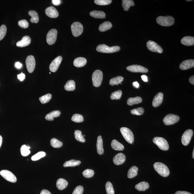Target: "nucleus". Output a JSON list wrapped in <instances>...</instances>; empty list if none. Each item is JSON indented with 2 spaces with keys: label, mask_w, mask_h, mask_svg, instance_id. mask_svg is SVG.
Wrapping results in <instances>:
<instances>
[{
  "label": "nucleus",
  "mask_w": 194,
  "mask_h": 194,
  "mask_svg": "<svg viewBox=\"0 0 194 194\" xmlns=\"http://www.w3.org/2000/svg\"><path fill=\"white\" fill-rule=\"evenodd\" d=\"M154 167L156 171L160 176L166 177L170 174V171L168 167L162 163L157 162L154 164Z\"/></svg>",
  "instance_id": "f257e3e1"
},
{
  "label": "nucleus",
  "mask_w": 194,
  "mask_h": 194,
  "mask_svg": "<svg viewBox=\"0 0 194 194\" xmlns=\"http://www.w3.org/2000/svg\"><path fill=\"white\" fill-rule=\"evenodd\" d=\"M157 22L158 24L163 26H170L174 24L175 20L173 17L170 16H159L157 17Z\"/></svg>",
  "instance_id": "f03ea898"
},
{
  "label": "nucleus",
  "mask_w": 194,
  "mask_h": 194,
  "mask_svg": "<svg viewBox=\"0 0 194 194\" xmlns=\"http://www.w3.org/2000/svg\"><path fill=\"white\" fill-rule=\"evenodd\" d=\"M120 50V48L118 46H113L112 47L106 46L105 44H100L97 48V50L98 52L102 53H112L118 52Z\"/></svg>",
  "instance_id": "7ed1b4c3"
},
{
  "label": "nucleus",
  "mask_w": 194,
  "mask_h": 194,
  "mask_svg": "<svg viewBox=\"0 0 194 194\" xmlns=\"http://www.w3.org/2000/svg\"><path fill=\"white\" fill-rule=\"evenodd\" d=\"M153 142L161 150L167 151L169 149V145L168 142L164 138L160 137H155L153 139Z\"/></svg>",
  "instance_id": "20e7f679"
},
{
  "label": "nucleus",
  "mask_w": 194,
  "mask_h": 194,
  "mask_svg": "<svg viewBox=\"0 0 194 194\" xmlns=\"http://www.w3.org/2000/svg\"><path fill=\"white\" fill-rule=\"evenodd\" d=\"M120 131L123 138L127 142L130 144L133 143L134 135L130 129L126 127H122L120 128Z\"/></svg>",
  "instance_id": "39448f33"
},
{
  "label": "nucleus",
  "mask_w": 194,
  "mask_h": 194,
  "mask_svg": "<svg viewBox=\"0 0 194 194\" xmlns=\"http://www.w3.org/2000/svg\"><path fill=\"white\" fill-rule=\"evenodd\" d=\"M92 78L93 86L96 87L100 86L103 80V73L99 70H97L93 73Z\"/></svg>",
  "instance_id": "423d86ee"
},
{
  "label": "nucleus",
  "mask_w": 194,
  "mask_h": 194,
  "mask_svg": "<svg viewBox=\"0 0 194 194\" xmlns=\"http://www.w3.org/2000/svg\"><path fill=\"white\" fill-rule=\"evenodd\" d=\"M71 29L73 35L75 37H78L82 33L84 28L81 23L76 22L71 25Z\"/></svg>",
  "instance_id": "0eeeda50"
},
{
  "label": "nucleus",
  "mask_w": 194,
  "mask_h": 194,
  "mask_svg": "<svg viewBox=\"0 0 194 194\" xmlns=\"http://www.w3.org/2000/svg\"><path fill=\"white\" fill-rule=\"evenodd\" d=\"M0 174L4 178L12 183H15L17 181V178L15 175L8 170H4L0 172Z\"/></svg>",
  "instance_id": "6e6552de"
},
{
  "label": "nucleus",
  "mask_w": 194,
  "mask_h": 194,
  "mask_svg": "<svg viewBox=\"0 0 194 194\" xmlns=\"http://www.w3.org/2000/svg\"><path fill=\"white\" fill-rule=\"evenodd\" d=\"M58 32L56 29H52L49 31L46 36V42L49 45L54 44L56 41Z\"/></svg>",
  "instance_id": "1a4fd4ad"
},
{
  "label": "nucleus",
  "mask_w": 194,
  "mask_h": 194,
  "mask_svg": "<svg viewBox=\"0 0 194 194\" xmlns=\"http://www.w3.org/2000/svg\"><path fill=\"white\" fill-rule=\"evenodd\" d=\"M179 119L180 118L177 115L169 114L167 115L163 119V122L166 125H171L178 122Z\"/></svg>",
  "instance_id": "9d476101"
},
{
  "label": "nucleus",
  "mask_w": 194,
  "mask_h": 194,
  "mask_svg": "<svg viewBox=\"0 0 194 194\" xmlns=\"http://www.w3.org/2000/svg\"><path fill=\"white\" fill-rule=\"evenodd\" d=\"M146 46L147 48L151 52L159 53H161L163 52L162 48L155 42L148 41L147 42Z\"/></svg>",
  "instance_id": "9b49d317"
},
{
  "label": "nucleus",
  "mask_w": 194,
  "mask_h": 194,
  "mask_svg": "<svg viewBox=\"0 0 194 194\" xmlns=\"http://www.w3.org/2000/svg\"><path fill=\"white\" fill-rule=\"evenodd\" d=\"M26 67L29 73H32L34 70L35 67V60L33 55H29L26 58Z\"/></svg>",
  "instance_id": "f8f14e48"
},
{
  "label": "nucleus",
  "mask_w": 194,
  "mask_h": 194,
  "mask_svg": "<svg viewBox=\"0 0 194 194\" xmlns=\"http://www.w3.org/2000/svg\"><path fill=\"white\" fill-rule=\"evenodd\" d=\"M193 131L192 129H189L186 130L182 135V142L183 145L187 146L190 143L193 135Z\"/></svg>",
  "instance_id": "ddd939ff"
},
{
  "label": "nucleus",
  "mask_w": 194,
  "mask_h": 194,
  "mask_svg": "<svg viewBox=\"0 0 194 194\" xmlns=\"http://www.w3.org/2000/svg\"><path fill=\"white\" fill-rule=\"evenodd\" d=\"M126 69L128 71L132 72L146 73L148 72V70L146 68L138 65H130L127 67Z\"/></svg>",
  "instance_id": "4468645a"
},
{
  "label": "nucleus",
  "mask_w": 194,
  "mask_h": 194,
  "mask_svg": "<svg viewBox=\"0 0 194 194\" xmlns=\"http://www.w3.org/2000/svg\"><path fill=\"white\" fill-rule=\"evenodd\" d=\"M62 60V57L59 56L55 58L52 61L49 66V69L51 72H55L57 70Z\"/></svg>",
  "instance_id": "2eb2a0df"
},
{
  "label": "nucleus",
  "mask_w": 194,
  "mask_h": 194,
  "mask_svg": "<svg viewBox=\"0 0 194 194\" xmlns=\"http://www.w3.org/2000/svg\"><path fill=\"white\" fill-rule=\"evenodd\" d=\"M194 67L193 59H189L183 61L179 65V68L183 70H185L193 68Z\"/></svg>",
  "instance_id": "dca6fc26"
},
{
  "label": "nucleus",
  "mask_w": 194,
  "mask_h": 194,
  "mask_svg": "<svg viewBox=\"0 0 194 194\" xmlns=\"http://www.w3.org/2000/svg\"><path fill=\"white\" fill-rule=\"evenodd\" d=\"M126 160V157L124 154L119 153L116 155L113 158L114 163L116 165H120L123 164Z\"/></svg>",
  "instance_id": "f3484780"
},
{
  "label": "nucleus",
  "mask_w": 194,
  "mask_h": 194,
  "mask_svg": "<svg viewBox=\"0 0 194 194\" xmlns=\"http://www.w3.org/2000/svg\"><path fill=\"white\" fill-rule=\"evenodd\" d=\"M46 15L51 18H56L59 16V13L56 9L53 7H49L46 9Z\"/></svg>",
  "instance_id": "a211bd4d"
},
{
  "label": "nucleus",
  "mask_w": 194,
  "mask_h": 194,
  "mask_svg": "<svg viewBox=\"0 0 194 194\" xmlns=\"http://www.w3.org/2000/svg\"><path fill=\"white\" fill-rule=\"evenodd\" d=\"M31 42V39L29 36H26L23 37L21 40L17 42L16 46L19 47H24L29 46Z\"/></svg>",
  "instance_id": "6ab92c4d"
},
{
  "label": "nucleus",
  "mask_w": 194,
  "mask_h": 194,
  "mask_svg": "<svg viewBox=\"0 0 194 194\" xmlns=\"http://www.w3.org/2000/svg\"><path fill=\"white\" fill-rule=\"evenodd\" d=\"M163 100V94L162 93H159L154 97L152 104L154 107L159 106L162 103Z\"/></svg>",
  "instance_id": "aec40b11"
},
{
  "label": "nucleus",
  "mask_w": 194,
  "mask_h": 194,
  "mask_svg": "<svg viewBox=\"0 0 194 194\" xmlns=\"http://www.w3.org/2000/svg\"><path fill=\"white\" fill-rule=\"evenodd\" d=\"M181 43L184 46H193L194 45V38L190 36H186L181 40Z\"/></svg>",
  "instance_id": "412c9836"
},
{
  "label": "nucleus",
  "mask_w": 194,
  "mask_h": 194,
  "mask_svg": "<svg viewBox=\"0 0 194 194\" xmlns=\"http://www.w3.org/2000/svg\"><path fill=\"white\" fill-rule=\"evenodd\" d=\"M87 63L86 59L83 57H78L74 60V64L77 67H84Z\"/></svg>",
  "instance_id": "4be33fe9"
},
{
  "label": "nucleus",
  "mask_w": 194,
  "mask_h": 194,
  "mask_svg": "<svg viewBox=\"0 0 194 194\" xmlns=\"http://www.w3.org/2000/svg\"><path fill=\"white\" fill-rule=\"evenodd\" d=\"M97 151L98 154L100 155L103 154L104 152L103 146V141L101 135L98 137L97 144Z\"/></svg>",
  "instance_id": "5701e85b"
},
{
  "label": "nucleus",
  "mask_w": 194,
  "mask_h": 194,
  "mask_svg": "<svg viewBox=\"0 0 194 194\" xmlns=\"http://www.w3.org/2000/svg\"><path fill=\"white\" fill-rule=\"evenodd\" d=\"M68 185V182L65 179L59 178L57 181L56 186L59 190H63L67 187Z\"/></svg>",
  "instance_id": "b1692460"
},
{
  "label": "nucleus",
  "mask_w": 194,
  "mask_h": 194,
  "mask_svg": "<svg viewBox=\"0 0 194 194\" xmlns=\"http://www.w3.org/2000/svg\"><path fill=\"white\" fill-rule=\"evenodd\" d=\"M61 113V112L60 111H53L46 115L45 117V119L47 120H53L54 118L59 117L60 116Z\"/></svg>",
  "instance_id": "393cba45"
},
{
  "label": "nucleus",
  "mask_w": 194,
  "mask_h": 194,
  "mask_svg": "<svg viewBox=\"0 0 194 194\" xmlns=\"http://www.w3.org/2000/svg\"><path fill=\"white\" fill-rule=\"evenodd\" d=\"M90 15L96 18L103 19L106 17V14L103 11H93L90 12Z\"/></svg>",
  "instance_id": "a878e982"
},
{
  "label": "nucleus",
  "mask_w": 194,
  "mask_h": 194,
  "mask_svg": "<svg viewBox=\"0 0 194 194\" xmlns=\"http://www.w3.org/2000/svg\"><path fill=\"white\" fill-rule=\"evenodd\" d=\"M149 188V185L147 182H142L135 185V189L140 191H145Z\"/></svg>",
  "instance_id": "bb28decb"
},
{
  "label": "nucleus",
  "mask_w": 194,
  "mask_h": 194,
  "mask_svg": "<svg viewBox=\"0 0 194 194\" xmlns=\"http://www.w3.org/2000/svg\"><path fill=\"white\" fill-rule=\"evenodd\" d=\"M122 6L124 11H127L131 6L135 5V3L133 0H123Z\"/></svg>",
  "instance_id": "cd10ccee"
},
{
  "label": "nucleus",
  "mask_w": 194,
  "mask_h": 194,
  "mask_svg": "<svg viewBox=\"0 0 194 194\" xmlns=\"http://www.w3.org/2000/svg\"><path fill=\"white\" fill-rule=\"evenodd\" d=\"M142 101V99L139 97H130L128 99L127 103L128 106H132L134 104H137L141 103Z\"/></svg>",
  "instance_id": "c85d7f7f"
},
{
  "label": "nucleus",
  "mask_w": 194,
  "mask_h": 194,
  "mask_svg": "<svg viewBox=\"0 0 194 194\" xmlns=\"http://www.w3.org/2000/svg\"><path fill=\"white\" fill-rule=\"evenodd\" d=\"M112 27L111 23L109 21H106L100 25L99 29L101 32H104L110 30Z\"/></svg>",
  "instance_id": "c756f323"
},
{
  "label": "nucleus",
  "mask_w": 194,
  "mask_h": 194,
  "mask_svg": "<svg viewBox=\"0 0 194 194\" xmlns=\"http://www.w3.org/2000/svg\"><path fill=\"white\" fill-rule=\"evenodd\" d=\"M112 148L117 151H122L124 149V146L116 140H114L111 143Z\"/></svg>",
  "instance_id": "7c9ffc66"
},
{
  "label": "nucleus",
  "mask_w": 194,
  "mask_h": 194,
  "mask_svg": "<svg viewBox=\"0 0 194 194\" xmlns=\"http://www.w3.org/2000/svg\"><path fill=\"white\" fill-rule=\"evenodd\" d=\"M138 169L136 166H133L128 170L127 176L129 178H133L138 174Z\"/></svg>",
  "instance_id": "2f4dec72"
},
{
  "label": "nucleus",
  "mask_w": 194,
  "mask_h": 194,
  "mask_svg": "<svg viewBox=\"0 0 194 194\" xmlns=\"http://www.w3.org/2000/svg\"><path fill=\"white\" fill-rule=\"evenodd\" d=\"M29 15L31 17L30 21L32 23H37L39 21V17L37 13L35 11H30L29 12Z\"/></svg>",
  "instance_id": "473e14b6"
},
{
  "label": "nucleus",
  "mask_w": 194,
  "mask_h": 194,
  "mask_svg": "<svg viewBox=\"0 0 194 194\" xmlns=\"http://www.w3.org/2000/svg\"><path fill=\"white\" fill-rule=\"evenodd\" d=\"M75 82L74 80H69L65 86V88L67 91H73L76 88Z\"/></svg>",
  "instance_id": "72a5a7b5"
},
{
  "label": "nucleus",
  "mask_w": 194,
  "mask_h": 194,
  "mask_svg": "<svg viewBox=\"0 0 194 194\" xmlns=\"http://www.w3.org/2000/svg\"><path fill=\"white\" fill-rule=\"evenodd\" d=\"M123 80V77L120 76L115 77L110 79L109 84L111 86L118 85L119 84H122V82Z\"/></svg>",
  "instance_id": "f704fd0d"
},
{
  "label": "nucleus",
  "mask_w": 194,
  "mask_h": 194,
  "mask_svg": "<svg viewBox=\"0 0 194 194\" xmlns=\"http://www.w3.org/2000/svg\"><path fill=\"white\" fill-rule=\"evenodd\" d=\"M81 163V162L79 160H71L65 162L64 164L63 167H74L80 165Z\"/></svg>",
  "instance_id": "c9c22d12"
},
{
  "label": "nucleus",
  "mask_w": 194,
  "mask_h": 194,
  "mask_svg": "<svg viewBox=\"0 0 194 194\" xmlns=\"http://www.w3.org/2000/svg\"><path fill=\"white\" fill-rule=\"evenodd\" d=\"M30 147L29 146L26 145H23L22 146L20 151L21 154L23 157H27L30 154L31 152L30 150Z\"/></svg>",
  "instance_id": "e433bc0d"
},
{
  "label": "nucleus",
  "mask_w": 194,
  "mask_h": 194,
  "mask_svg": "<svg viewBox=\"0 0 194 194\" xmlns=\"http://www.w3.org/2000/svg\"><path fill=\"white\" fill-rule=\"evenodd\" d=\"M74 136L77 141L81 142H84L86 140L84 136L82 134V132L80 130H75L74 132Z\"/></svg>",
  "instance_id": "4c0bfd02"
},
{
  "label": "nucleus",
  "mask_w": 194,
  "mask_h": 194,
  "mask_svg": "<svg viewBox=\"0 0 194 194\" xmlns=\"http://www.w3.org/2000/svg\"><path fill=\"white\" fill-rule=\"evenodd\" d=\"M50 145L55 148H59L62 146L63 143L55 138H52L50 141Z\"/></svg>",
  "instance_id": "58836bf2"
},
{
  "label": "nucleus",
  "mask_w": 194,
  "mask_h": 194,
  "mask_svg": "<svg viewBox=\"0 0 194 194\" xmlns=\"http://www.w3.org/2000/svg\"><path fill=\"white\" fill-rule=\"evenodd\" d=\"M52 98V95L48 94L39 98V100L42 103L45 104L49 102Z\"/></svg>",
  "instance_id": "ea45409f"
},
{
  "label": "nucleus",
  "mask_w": 194,
  "mask_h": 194,
  "mask_svg": "<svg viewBox=\"0 0 194 194\" xmlns=\"http://www.w3.org/2000/svg\"><path fill=\"white\" fill-rule=\"evenodd\" d=\"M122 95V91L121 90H119L112 93L110 95V98L112 100H119Z\"/></svg>",
  "instance_id": "a19ab883"
},
{
  "label": "nucleus",
  "mask_w": 194,
  "mask_h": 194,
  "mask_svg": "<svg viewBox=\"0 0 194 194\" xmlns=\"http://www.w3.org/2000/svg\"><path fill=\"white\" fill-rule=\"evenodd\" d=\"M106 193L107 194H114V190L113 185L110 182H106Z\"/></svg>",
  "instance_id": "79ce46f5"
},
{
  "label": "nucleus",
  "mask_w": 194,
  "mask_h": 194,
  "mask_svg": "<svg viewBox=\"0 0 194 194\" xmlns=\"http://www.w3.org/2000/svg\"><path fill=\"white\" fill-rule=\"evenodd\" d=\"M46 156V153L43 151H40L35 154L31 157V160L33 161H35L40 159Z\"/></svg>",
  "instance_id": "37998d69"
},
{
  "label": "nucleus",
  "mask_w": 194,
  "mask_h": 194,
  "mask_svg": "<svg viewBox=\"0 0 194 194\" xmlns=\"http://www.w3.org/2000/svg\"><path fill=\"white\" fill-rule=\"evenodd\" d=\"M131 113L133 115L141 116L144 113V109L143 108L140 107L131 110Z\"/></svg>",
  "instance_id": "c03bdc74"
},
{
  "label": "nucleus",
  "mask_w": 194,
  "mask_h": 194,
  "mask_svg": "<svg viewBox=\"0 0 194 194\" xmlns=\"http://www.w3.org/2000/svg\"><path fill=\"white\" fill-rule=\"evenodd\" d=\"M71 120L76 123H81L84 121V119L82 115L76 114L73 115Z\"/></svg>",
  "instance_id": "a18cd8bd"
},
{
  "label": "nucleus",
  "mask_w": 194,
  "mask_h": 194,
  "mask_svg": "<svg viewBox=\"0 0 194 194\" xmlns=\"http://www.w3.org/2000/svg\"><path fill=\"white\" fill-rule=\"evenodd\" d=\"M82 174L84 177L86 178H90L93 177L94 174V171L87 169L84 170L82 172Z\"/></svg>",
  "instance_id": "49530a36"
},
{
  "label": "nucleus",
  "mask_w": 194,
  "mask_h": 194,
  "mask_svg": "<svg viewBox=\"0 0 194 194\" xmlns=\"http://www.w3.org/2000/svg\"><path fill=\"white\" fill-rule=\"evenodd\" d=\"M7 29L5 25H2L0 27V41L4 38L6 34Z\"/></svg>",
  "instance_id": "de8ad7c7"
},
{
  "label": "nucleus",
  "mask_w": 194,
  "mask_h": 194,
  "mask_svg": "<svg viewBox=\"0 0 194 194\" xmlns=\"http://www.w3.org/2000/svg\"><path fill=\"white\" fill-rule=\"evenodd\" d=\"M94 2L97 5H106L110 4L112 2L111 0H95Z\"/></svg>",
  "instance_id": "09e8293b"
},
{
  "label": "nucleus",
  "mask_w": 194,
  "mask_h": 194,
  "mask_svg": "<svg viewBox=\"0 0 194 194\" xmlns=\"http://www.w3.org/2000/svg\"><path fill=\"white\" fill-rule=\"evenodd\" d=\"M18 25L20 27L23 29H26L28 27L29 24L25 20H20L18 22Z\"/></svg>",
  "instance_id": "8fccbe9b"
},
{
  "label": "nucleus",
  "mask_w": 194,
  "mask_h": 194,
  "mask_svg": "<svg viewBox=\"0 0 194 194\" xmlns=\"http://www.w3.org/2000/svg\"><path fill=\"white\" fill-rule=\"evenodd\" d=\"M84 192V188L81 186H77L74 189L72 194H82Z\"/></svg>",
  "instance_id": "3c124183"
},
{
  "label": "nucleus",
  "mask_w": 194,
  "mask_h": 194,
  "mask_svg": "<svg viewBox=\"0 0 194 194\" xmlns=\"http://www.w3.org/2000/svg\"><path fill=\"white\" fill-rule=\"evenodd\" d=\"M17 77H18V79L20 81H22L25 78V75L24 74H23L22 72L21 74L17 75Z\"/></svg>",
  "instance_id": "603ef678"
},
{
  "label": "nucleus",
  "mask_w": 194,
  "mask_h": 194,
  "mask_svg": "<svg viewBox=\"0 0 194 194\" xmlns=\"http://www.w3.org/2000/svg\"><path fill=\"white\" fill-rule=\"evenodd\" d=\"M52 3L55 5H59L61 3V1H60V0H52Z\"/></svg>",
  "instance_id": "864d4df0"
},
{
  "label": "nucleus",
  "mask_w": 194,
  "mask_h": 194,
  "mask_svg": "<svg viewBox=\"0 0 194 194\" xmlns=\"http://www.w3.org/2000/svg\"><path fill=\"white\" fill-rule=\"evenodd\" d=\"M175 194H192L189 192L186 191H178L176 192Z\"/></svg>",
  "instance_id": "5fc2aeb1"
},
{
  "label": "nucleus",
  "mask_w": 194,
  "mask_h": 194,
  "mask_svg": "<svg viewBox=\"0 0 194 194\" xmlns=\"http://www.w3.org/2000/svg\"><path fill=\"white\" fill-rule=\"evenodd\" d=\"M15 65L16 67L18 68V69H20V68H21L22 66V64L20 63L19 62H16Z\"/></svg>",
  "instance_id": "6e6d98bb"
},
{
  "label": "nucleus",
  "mask_w": 194,
  "mask_h": 194,
  "mask_svg": "<svg viewBox=\"0 0 194 194\" xmlns=\"http://www.w3.org/2000/svg\"><path fill=\"white\" fill-rule=\"evenodd\" d=\"M40 194H52L49 191L46 189H43L41 191Z\"/></svg>",
  "instance_id": "4d7b16f0"
},
{
  "label": "nucleus",
  "mask_w": 194,
  "mask_h": 194,
  "mask_svg": "<svg viewBox=\"0 0 194 194\" xmlns=\"http://www.w3.org/2000/svg\"><path fill=\"white\" fill-rule=\"evenodd\" d=\"M189 81L191 84H194V76L193 75L189 78Z\"/></svg>",
  "instance_id": "13d9d810"
},
{
  "label": "nucleus",
  "mask_w": 194,
  "mask_h": 194,
  "mask_svg": "<svg viewBox=\"0 0 194 194\" xmlns=\"http://www.w3.org/2000/svg\"><path fill=\"white\" fill-rule=\"evenodd\" d=\"M141 78H142L143 81L145 82H147L148 81V80H147V77L145 75H143L141 76Z\"/></svg>",
  "instance_id": "bf43d9fd"
},
{
  "label": "nucleus",
  "mask_w": 194,
  "mask_h": 194,
  "mask_svg": "<svg viewBox=\"0 0 194 194\" xmlns=\"http://www.w3.org/2000/svg\"><path fill=\"white\" fill-rule=\"evenodd\" d=\"M133 85L135 87L137 88H138L139 87V84L137 82H135L133 83Z\"/></svg>",
  "instance_id": "052dcab7"
},
{
  "label": "nucleus",
  "mask_w": 194,
  "mask_h": 194,
  "mask_svg": "<svg viewBox=\"0 0 194 194\" xmlns=\"http://www.w3.org/2000/svg\"><path fill=\"white\" fill-rule=\"evenodd\" d=\"M2 137L1 135H0V148H1V145H2Z\"/></svg>",
  "instance_id": "680f3d73"
},
{
  "label": "nucleus",
  "mask_w": 194,
  "mask_h": 194,
  "mask_svg": "<svg viewBox=\"0 0 194 194\" xmlns=\"http://www.w3.org/2000/svg\"><path fill=\"white\" fill-rule=\"evenodd\" d=\"M192 157L193 159H194V150H193V154H192Z\"/></svg>",
  "instance_id": "e2e57ef3"
},
{
  "label": "nucleus",
  "mask_w": 194,
  "mask_h": 194,
  "mask_svg": "<svg viewBox=\"0 0 194 194\" xmlns=\"http://www.w3.org/2000/svg\"><path fill=\"white\" fill-rule=\"evenodd\" d=\"M187 1H192V0H187Z\"/></svg>",
  "instance_id": "0e129e2a"
},
{
  "label": "nucleus",
  "mask_w": 194,
  "mask_h": 194,
  "mask_svg": "<svg viewBox=\"0 0 194 194\" xmlns=\"http://www.w3.org/2000/svg\"><path fill=\"white\" fill-rule=\"evenodd\" d=\"M49 74H51V72H49Z\"/></svg>",
  "instance_id": "69168bd1"
}]
</instances>
